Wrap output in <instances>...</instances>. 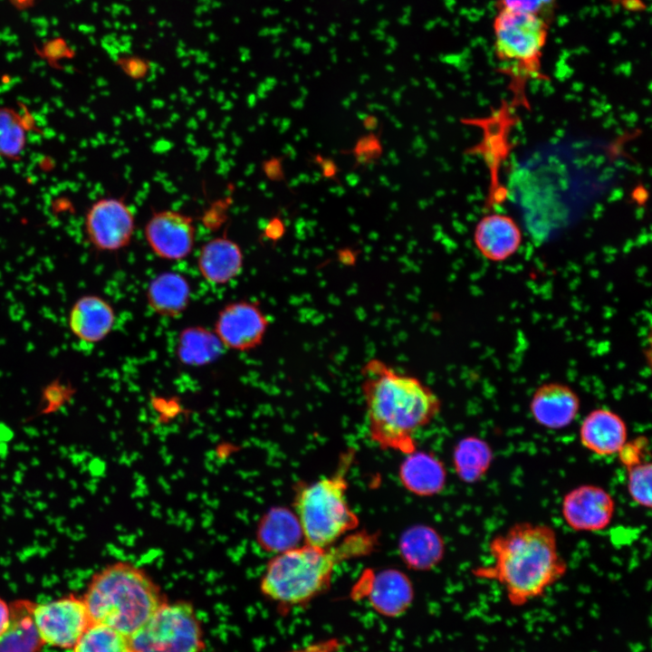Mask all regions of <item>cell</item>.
<instances>
[{
    "instance_id": "obj_1",
    "label": "cell",
    "mask_w": 652,
    "mask_h": 652,
    "mask_svg": "<svg viewBox=\"0 0 652 652\" xmlns=\"http://www.w3.org/2000/svg\"><path fill=\"white\" fill-rule=\"evenodd\" d=\"M360 372L371 441L405 455L417 450L416 435L439 414V397L420 379L378 358L366 361Z\"/></svg>"
},
{
    "instance_id": "obj_2",
    "label": "cell",
    "mask_w": 652,
    "mask_h": 652,
    "mask_svg": "<svg viewBox=\"0 0 652 652\" xmlns=\"http://www.w3.org/2000/svg\"><path fill=\"white\" fill-rule=\"evenodd\" d=\"M488 551L492 562L473 573L498 583L513 607L542 597L568 570L556 532L545 523H516L494 535Z\"/></svg>"
},
{
    "instance_id": "obj_3",
    "label": "cell",
    "mask_w": 652,
    "mask_h": 652,
    "mask_svg": "<svg viewBox=\"0 0 652 652\" xmlns=\"http://www.w3.org/2000/svg\"><path fill=\"white\" fill-rule=\"evenodd\" d=\"M377 539L375 534L361 531L327 547L304 543L276 553L261 578V592L282 606L304 605L330 587L340 563L374 551Z\"/></svg>"
},
{
    "instance_id": "obj_4",
    "label": "cell",
    "mask_w": 652,
    "mask_h": 652,
    "mask_svg": "<svg viewBox=\"0 0 652 652\" xmlns=\"http://www.w3.org/2000/svg\"><path fill=\"white\" fill-rule=\"evenodd\" d=\"M82 599L91 623L109 626L128 637L167 600L145 570L122 561L95 572Z\"/></svg>"
},
{
    "instance_id": "obj_5",
    "label": "cell",
    "mask_w": 652,
    "mask_h": 652,
    "mask_svg": "<svg viewBox=\"0 0 652 652\" xmlns=\"http://www.w3.org/2000/svg\"><path fill=\"white\" fill-rule=\"evenodd\" d=\"M354 458V450H347L340 455L334 473L298 489L294 513L305 543L327 547L358 527V516L347 498V475Z\"/></svg>"
},
{
    "instance_id": "obj_6",
    "label": "cell",
    "mask_w": 652,
    "mask_h": 652,
    "mask_svg": "<svg viewBox=\"0 0 652 652\" xmlns=\"http://www.w3.org/2000/svg\"><path fill=\"white\" fill-rule=\"evenodd\" d=\"M549 28L550 24L532 14L497 10L493 22L494 53L500 72L510 79L515 101L524 102L529 81L544 79L542 57Z\"/></svg>"
},
{
    "instance_id": "obj_7",
    "label": "cell",
    "mask_w": 652,
    "mask_h": 652,
    "mask_svg": "<svg viewBox=\"0 0 652 652\" xmlns=\"http://www.w3.org/2000/svg\"><path fill=\"white\" fill-rule=\"evenodd\" d=\"M136 652H202L204 631L193 605L166 600L130 637Z\"/></svg>"
},
{
    "instance_id": "obj_8",
    "label": "cell",
    "mask_w": 652,
    "mask_h": 652,
    "mask_svg": "<svg viewBox=\"0 0 652 652\" xmlns=\"http://www.w3.org/2000/svg\"><path fill=\"white\" fill-rule=\"evenodd\" d=\"M32 618L43 646L72 649L91 623L82 597L69 594L46 603L34 602Z\"/></svg>"
},
{
    "instance_id": "obj_9",
    "label": "cell",
    "mask_w": 652,
    "mask_h": 652,
    "mask_svg": "<svg viewBox=\"0 0 652 652\" xmlns=\"http://www.w3.org/2000/svg\"><path fill=\"white\" fill-rule=\"evenodd\" d=\"M135 227L134 213L123 197L98 199L88 208L84 217L89 242L102 252H116L127 247Z\"/></svg>"
},
{
    "instance_id": "obj_10",
    "label": "cell",
    "mask_w": 652,
    "mask_h": 652,
    "mask_svg": "<svg viewBox=\"0 0 652 652\" xmlns=\"http://www.w3.org/2000/svg\"><path fill=\"white\" fill-rule=\"evenodd\" d=\"M269 323L257 302L240 300L227 303L219 311L214 332L224 347L244 352L262 344Z\"/></svg>"
},
{
    "instance_id": "obj_11",
    "label": "cell",
    "mask_w": 652,
    "mask_h": 652,
    "mask_svg": "<svg viewBox=\"0 0 652 652\" xmlns=\"http://www.w3.org/2000/svg\"><path fill=\"white\" fill-rule=\"evenodd\" d=\"M143 234L153 254L168 261L187 258L195 246L194 219L177 210L153 209L144 225Z\"/></svg>"
},
{
    "instance_id": "obj_12",
    "label": "cell",
    "mask_w": 652,
    "mask_h": 652,
    "mask_svg": "<svg viewBox=\"0 0 652 652\" xmlns=\"http://www.w3.org/2000/svg\"><path fill=\"white\" fill-rule=\"evenodd\" d=\"M616 504L613 496L597 484H580L567 492L561 501V516L573 531L596 532L611 523Z\"/></svg>"
},
{
    "instance_id": "obj_13",
    "label": "cell",
    "mask_w": 652,
    "mask_h": 652,
    "mask_svg": "<svg viewBox=\"0 0 652 652\" xmlns=\"http://www.w3.org/2000/svg\"><path fill=\"white\" fill-rule=\"evenodd\" d=\"M529 409L539 426L550 430H560L575 420L580 409V399L567 384L545 382L532 393Z\"/></svg>"
},
{
    "instance_id": "obj_14",
    "label": "cell",
    "mask_w": 652,
    "mask_h": 652,
    "mask_svg": "<svg viewBox=\"0 0 652 652\" xmlns=\"http://www.w3.org/2000/svg\"><path fill=\"white\" fill-rule=\"evenodd\" d=\"M473 238L476 249L484 259L501 263L511 258L520 249L523 233L511 216L491 213L477 222Z\"/></svg>"
},
{
    "instance_id": "obj_15",
    "label": "cell",
    "mask_w": 652,
    "mask_h": 652,
    "mask_svg": "<svg viewBox=\"0 0 652 652\" xmlns=\"http://www.w3.org/2000/svg\"><path fill=\"white\" fill-rule=\"evenodd\" d=\"M579 437L581 445L599 456L617 455L628 441V426L615 411L599 408L591 410L582 420Z\"/></svg>"
},
{
    "instance_id": "obj_16",
    "label": "cell",
    "mask_w": 652,
    "mask_h": 652,
    "mask_svg": "<svg viewBox=\"0 0 652 652\" xmlns=\"http://www.w3.org/2000/svg\"><path fill=\"white\" fill-rule=\"evenodd\" d=\"M197 269L208 283L225 285L242 272L244 254L240 245L226 233L206 241L197 255Z\"/></svg>"
},
{
    "instance_id": "obj_17",
    "label": "cell",
    "mask_w": 652,
    "mask_h": 652,
    "mask_svg": "<svg viewBox=\"0 0 652 652\" xmlns=\"http://www.w3.org/2000/svg\"><path fill=\"white\" fill-rule=\"evenodd\" d=\"M116 314L111 304L104 298L87 294L78 298L72 304L69 316V329L78 340L86 343H97L112 331Z\"/></svg>"
},
{
    "instance_id": "obj_18",
    "label": "cell",
    "mask_w": 652,
    "mask_h": 652,
    "mask_svg": "<svg viewBox=\"0 0 652 652\" xmlns=\"http://www.w3.org/2000/svg\"><path fill=\"white\" fill-rule=\"evenodd\" d=\"M367 597L380 615L398 617L411 605L414 590L408 577L400 570L388 569L371 575Z\"/></svg>"
},
{
    "instance_id": "obj_19",
    "label": "cell",
    "mask_w": 652,
    "mask_h": 652,
    "mask_svg": "<svg viewBox=\"0 0 652 652\" xmlns=\"http://www.w3.org/2000/svg\"><path fill=\"white\" fill-rule=\"evenodd\" d=\"M190 299V283L177 272L168 271L157 274L146 290L149 307L162 317L180 316L188 307Z\"/></svg>"
},
{
    "instance_id": "obj_20",
    "label": "cell",
    "mask_w": 652,
    "mask_h": 652,
    "mask_svg": "<svg viewBox=\"0 0 652 652\" xmlns=\"http://www.w3.org/2000/svg\"><path fill=\"white\" fill-rule=\"evenodd\" d=\"M406 455L399 467V479L406 489L421 496L439 494L446 480L444 465L425 452L415 450Z\"/></svg>"
},
{
    "instance_id": "obj_21",
    "label": "cell",
    "mask_w": 652,
    "mask_h": 652,
    "mask_svg": "<svg viewBox=\"0 0 652 652\" xmlns=\"http://www.w3.org/2000/svg\"><path fill=\"white\" fill-rule=\"evenodd\" d=\"M303 538L297 515L285 507H275L264 515L257 528L259 545L279 553L300 545Z\"/></svg>"
},
{
    "instance_id": "obj_22",
    "label": "cell",
    "mask_w": 652,
    "mask_h": 652,
    "mask_svg": "<svg viewBox=\"0 0 652 652\" xmlns=\"http://www.w3.org/2000/svg\"><path fill=\"white\" fill-rule=\"evenodd\" d=\"M399 553L405 563L415 570H426L443 558L445 545L434 529L417 525L408 529L400 537Z\"/></svg>"
},
{
    "instance_id": "obj_23",
    "label": "cell",
    "mask_w": 652,
    "mask_h": 652,
    "mask_svg": "<svg viewBox=\"0 0 652 652\" xmlns=\"http://www.w3.org/2000/svg\"><path fill=\"white\" fill-rule=\"evenodd\" d=\"M33 604L26 599L10 603L11 622L0 637V652H39L43 647L34 625Z\"/></svg>"
},
{
    "instance_id": "obj_24",
    "label": "cell",
    "mask_w": 652,
    "mask_h": 652,
    "mask_svg": "<svg viewBox=\"0 0 652 652\" xmlns=\"http://www.w3.org/2000/svg\"><path fill=\"white\" fill-rule=\"evenodd\" d=\"M216 333L201 326H190L178 335L176 354L187 366H205L214 362L223 352Z\"/></svg>"
},
{
    "instance_id": "obj_25",
    "label": "cell",
    "mask_w": 652,
    "mask_h": 652,
    "mask_svg": "<svg viewBox=\"0 0 652 652\" xmlns=\"http://www.w3.org/2000/svg\"><path fill=\"white\" fill-rule=\"evenodd\" d=\"M493 458L491 446L476 436H466L460 440L453 455L455 473L467 483L482 478L489 470Z\"/></svg>"
},
{
    "instance_id": "obj_26",
    "label": "cell",
    "mask_w": 652,
    "mask_h": 652,
    "mask_svg": "<svg viewBox=\"0 0 652 652\" xmlns=\"http://www.w3.org/2000/svg\"><path fill=\"white\" fill-rule=\"evenodd\" d=\"M73 652H133L130 638L103 624L91 623L77 643Z\"/></svg>"
},
{
    "instance_id": "obj_27",
    "label": "cell",
    "mask_w": 652,
    "mask_h": 652,
    "mask_svg": "<svg viewBox=\"0 0 652 652\" xmlns=\"http://www.w3.org/2000/svg\"><path fill=\"white\" fill-rule=\"evenodd\" d=\"M26 143V128L21 115L12 109H0V156L16 158Z\"/></svg>"
},
{
    "instance_id": "obj_28",
    "label": "cell",
    "mask_w": 652,
    "mask_h": 652,
    "mask_svg": "<svg viewBox=\"0 0 652 652\" xmlns=\"http://www.w3.org/2000/svg\"><path fill=\"white\" fill-rule=\"evenodd\" d=\"M627 490L631 500L644 508H651L652 464L649 458L625 467Z\"/></svg>"
},
{
    "instance_id": "obj_29",
    "label": "cell",
    "mask_w": 652,
    "mask_h": 652,
    "mask_svg": "<svg viewBox=\"0 0 652 652\" xmlns=\"http://www.w3.org/2000/svg\"><path fill=\"white\" fill-rule=\"evenodd\" d=\"M558 0H496L497 10L507 9L540 17L548 24L553 21Z\"/></svg>"
},
{
    "instance_id": "obj_30",
    "label": "cell",
    "mask_w": 652,
    "mask_h": 652,
    "mask_svg": "<svg viewBox=\"0 0 652 652\" xmlns=\"http://www.w3.org/2000/svg\"><path fill=\"white\" fill-rule=\"evenodd\" d=\"M354 157V168L369 167L375 164L382 156L383 146L380 140V132L376 134L369 132L360 137L351 149L342 152Z\"/></svg>"
},
{
    "instance_id": "obj_31",
    "label": "cell",
    "mask_w": 652,
    "mask_h": 652,
    "mask_svg": "<svg viewBox=\"0 0 652 652\" xmlns=\"http://www.w3.org/2000/svg\"><path fill=\"white\" fill-rule=\"evenodd\" d=\"M617 455L624 467L647 459L650 455L648 440L646 436H639L627 441Z\"/></svg>"
},
{
    "instance_id": "obj_32",
    "label": "cell",
    "mask_w": 652,
    "mask_h": 652,
    "mask_svg": "<svg viewBox=\"0 0 652 652\" xmlns=\"http://www.w3.org/2000/svg\"><path fill=\"white\" fill-rule=\"evenodd\" d=\"M312 162L320 168L323 178L339 183L340 168L333 158L316 153L312 155Z\"/></svg>"
},
{
    "instance_id": "obj_33",
    "label": "cell",
    "mask_w": 652,
    "mask_h": 652,
    "mask_svg": "<svg viewBox=\"0 0 652 652\" xmlns=\"http://www.w3.org/2000/svg\"><path fill=\"white\" fill-rule=\"evenodd\" d=\"M285 232L284 223L280 216L273 217L265 228V235L272 240H278Z\"/></svg>"
},
{
    "instance_id": "obj_34",
    "label": "cell",
    "mask_w": 652,
    "mask_h": 652,
    "mask_svg": "<svg viewBox=\"0 0 652 652\" xmlns=\"http://www.w3.org/2000/svg\"><path fill=\"white\" fill-rule=\"evenodd\" d=\"M264 169L268 177L273 180L280 181L283 178L281 158H273L269 159L264 166Z\"/></svg>"
},
{
    "instance_id": "obj_35",
    "label": "cell",
    "mask_w": 652,
    "mask_h": 652,
    "mask_svg": "<svg viewBox=\"0 0 652 652\" xmlns=\"http://www.w3.org/2000/svg\"><path fill=\"white\" fill-rule=\"evenodd\" d=\"M11 622L10 604L0 598V637L8 629Z\"/></svg>"
},
{
    "instance_id": "obj_36",
    "label": "cell",
    "mask_w": 652,
    "mask_h": 652,
    "mask_svg": "<svg viewBox=\"0 0 652 652\" xmlns=\"http://www.w3.org/2000/svg\"><path fill=\"white\" fill-rule=\"evenodd\" d=\"M362 125L365 129L369 130V132H374V130L378 128L379 120L375 115L369 114L363 118Z\"/></svg>"
},
{
    "instance_id": "obj_37",
    "label": "cell",
    "mask_w": 652,
    "mask_h": 652,
    "mask_svg": "<svg viewBox=\"0 0 652 652\" xmlns=\"http://www.w3.org/2000/svg\"><path fill=\"white\" fill-rule=\"evenodd\" d=\"M133 652H136V651L133 650Z\"/></svg>"
}]
</instances>
